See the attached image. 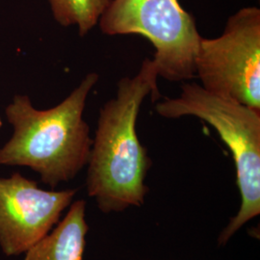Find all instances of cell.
Wrapping results in <instances>:
<instances>
[{
  "instance_id": "2",
  "label": "cell",
  "mask_w": 260,
  "mask_h": 260,
  "mask_svg": "<svg viewBox=\"0 0 260 260\" xmlns=\"http://www.w3.org/2000/svg\"><path fill=\"white\" fill-rule=\"evenodd\" d=\"M98 81V74L86 75L65 101L47 110L35 109L27 95H16L6 108L14 134L0 149V165L30 168L52 188L74 178L90 158L93 140L83 112Z\"/></svg>"
},
{
  "instance_id": "5",
  "label": "cell",
  "mask_w": 260,
  "mask_h": 260,
  "mask_svg": "<svg viewBox=\"0 0 260 260\" xmlns=\"http://www.w3.org/2000/svg\"><path fill=\"white\" fill-rule=\"evenodd\" d=\"M195 75L208 92L260 111V10L232 16L221 36L201 38Z\"/></svg>"
},
{
  "instance_id": "4",
  "label": "cell",
  "mask_w": 260,
  "mask_h": 260,
  "mask_svg": "<svg viewBox=\"0 0 260 260\" xmlns=\"http://www.w3.org/2000/svg\"><path fill=\"white\" fill-rule=\"evenodd\" d=\"M103 34L140 35L154 47L158 76L171 82L195 77V58L202 36L194 17L178 0H111L100 19Z\"/></svg>"
},
{
  "instance_id": "6",
  "label": "cell",
  "mask_w": 260,
  "mask_h": 260,
  "mask_svg": "<svg viewBox=\"0 0 260 260\" xmlns=\"http://www.w3.org/2000/svg\"><path fill=\"white\" fill-rule=\"evenodd\" d=\"M76 190L47 191L37 182L15 173L0 177V247L19 255L45 237L72 204Z\"/></svg>"
},
{
  "instance_id": "7",
  "label": "cell",
  "mask_w": 260,
  "mask_h": 260,
  "mask_svg": "<svg viewBox=\"0 0 260 260\" xmlns=\"http://www.w3.org/2000/svg\"><path fill=\"white\" fill-rule=\"evenodd\" d=\"M85 213L84 201L72 204L55 229L25 252L24 260H83L89 231Z\"/></svg>"
},
{
  "instance_id": "1",
  "label": "cell",
  "mask_w": 260,
  "mask_h": 260,
  "mask_svg": "<svg viewBox=\"0 0 260 260\" xmlns=\"http://www.w3.org/2000/svg\"><path fill=\"white\" fill-rule=\"evenodd\" d=\"M157 70L145 59L138 74L118 82L117 93L103 105L92 144L87 176L88 195L104 213L141 206L149 188L145 179L151 160L138 138L136 122L142 103L160 99Z\"/></svg>"
},
{
  "instance_id": "3",
  "label": "cell",
  "mask_w": 260,
  "mask_h": 260,
  "mask_svg": "<svg viewBox=\"0 0 260 260\" xmlns=\"http://www.w3.org/2000/svg\"><path fill=\"white\" fill-rule=\"evenodd\" d=\"M176 99L156 103L155 111L167 119L194 116L212 125L233 153L241 206L219 237L223 245L242 226L260 214V111L184 83Z\"/></svg>"
},
{
  "instance_id": "9",
  "label": "cell",
  "mask_w": 260,
  "mask_h": 260,
  "mask_svg": "<svg viewBox=\"0 0 260 260\" xmlns=\"http://www.w3.org/2000/svg\"><path fill=\"white\" fill-rule=\"evenodd\" d=\"M2 124H3V122H2V120H1V117H0V127L2 126Z\"/></svg>"
},
{
  "instance_id": "8",
  "label": "cell",
  "mask_w": 260,
  "mask_h": 260,
  "mask_svg": "<svg viewBox=\"0 0 260 260\" xmlns=\"http://www.w3.org/2000/svg\"><path fill=\"white\" fill-rule=\"evenodd\" d=\"M111 0H49L53 17L62 26L77 25L81 37L93 29Z\"/></svg>"
}]
</instances>
